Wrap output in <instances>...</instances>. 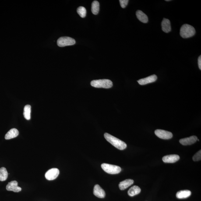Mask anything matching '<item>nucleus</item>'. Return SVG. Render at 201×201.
Segmentation results:
<instances>
[{
	"label": "nucleus",
	"mask_w": 201,
	"mask_h": 201,
	"mask_svg": "<svg viewBox=\"0 0 201 201\" xmlns=\"http://www.w3.org/2000/svg\"><path fill=\"white\" fill-rule=\"evenodd\" d=\"M104 137L107 141L112 145L114 147L119 150H122L126 148V144L112 135L108 133H105Z\"/></svg>",
	"instance_id": "f257e3e1"
},
{
	"label": "nucleus",
	"mask_w": 201,
	"mask_h": 201,
	"mask_svg": "<svg viewBox=\"0 0 201 201\" xmlns=\"http://www.w3.org/2000/svg\"><path fill=\"white\" fill-rule=\"evenodd\" d=\"M195 28L187 24L183 25L180 30V35L184 38L192 37L195 35Z\"/></svg>",
	"instance_id": "f03ea898"
},
{
	"label": "nucleus",
	"mask_w": 201,
	"mask_h": 201,
	"mask_svg": "<svg viewBox=\"0 0 201 201\" xmlns=\"http://www.w3.org/2000/svg\"><path fill=\"white\" fill-rule=\"evenodd\" d=\"M91 84L93 87L98 88H110L112 87L113 82L109 79H104L92 81Z\"/></svg>",
	"instance_id": "7ed1b4c3"
},
{
	"label": "nucleus",
	"mask_w": 201,
	"mask_h": 201,
	"mask_svg": "<svg viewBox=\"0 0 201 201\" xmlns=\"http://www.w3.org/2000/svg\"><path fill=\"white\" fill-rule=\"evenodd\" d=\"M101 167L105 172L111 174H117L121 171V169L119 166L103 163Z\"/></svg>",
	"instance_id": "20e7f679"
},
{
	"label": "nucleus",
	"mask_w": 201,
	"mask_h": 201,
	"mask_svg": "<svg viewBox=\"0 0 201 201\" xmlns=\"http://www.w3.org/2000/svg\"><path fill=\"white\" fill-rule=\"evenodd\" d=\"M75 43L76 41L74 39L68 37H60L57 41V44L60 47L73 45L75 44Z\"/></svg>",
	"instance_id": "39448f33"
},
{
	"label": "nucleus",
	"mask_w": 201,
	"mask_h": 201,
	"mask_svg": "<svg viewBox=\"0 0 201 201\" xmlns=\"http://www.w3.org/2000/svg\"><path fill=\"white\" fill-rule=\"evenodd\" d=\"M155 133L156 136L163 139H169L172 138L173 136L171 132L163 130H156L155 131Z\"/></svg>",
	"instance_id": "423d86ee"
},
{
	"label": "nucleus",
	"mask_w": 201,
	"mask_h": 201,
	"mask_svg": "<svg viewBox=\"0 0 201 201\" xmlns=\"http://www.w3.org/2000/svg\"><path fill=\"white\" fill-rule=\"evenodd\" d=\"M59 174V171L58 168L51 169L47 171L45 174L46 178L48 180L55 179Z\"/></svg>",
	"instance_id": "0eeeda50"
},
{
	"label": "nucleus",
	"mask_w": 201,
	"mask_h": 201,
	"mask_svg": "<svg viewBox=\"0 0 201 201\" xmlns=\"http://www.w3.org/2000/svg\"><path fill=\"white\" fill-rule=\"evenodd\" d=\"M18 183L16 181H11L8 183L6 186L8 191H13L14 192H19L21 190V188L18 186Z\"/></svg>",
	"instance_id": "6e6552de"
},
{
	"label": "nucleus",
	"mask_w": 201,
	"mask_h": 201,
	"mask_svg": "<svg viewBox=\"0 0 201 201\" xmlns=\"http://www.w3.org/2000/svg\"><path fill=\"white\" fill-rule=\"evenodd\" d=\"M157 76L155 75H151L146 78H143L138 81V83L140 85H145L148 83H153L157 80Z\"/></svg>",
	"instance_id": "1a4fd4ad"
},
{
	"label": "nucleus",
	"mask_w": 201,
	"mask_h": 201,
	"mask_svg": "<svg viewBox=\"0 0 201 201\" xmlns=\"http://www.w3.org/2000/svg\"><path fill=\"white\" fill-rule=\"evenodd\" d=\"M198 139L197 137L192 136L189 138H184L180 140V143L183 145H189L193 144L197 141Z\"/></svg>",
	"instance_id": "9d476101"
},
{
	"label": "nucleus",
	"mask_w": 201,
	"mask_h": 201,
	"mask_svg": "<svg viewBox=\"0 0 201 201\" xmlns=\"http://www.w3.org/2000/svg\"><path fill=\"white\" fill-rule=\"evenodd\" d=\"M180 158V156L178 155H170L164 156L163 158V160L164 163H173L178 161Z\"/></svg>",
	"instance_id": "9b49d317"
},
{
	"label": "nucleus",
	"mask_w": 201,
	"mask_h": 201,
	"mask_svg": "<svg viewBox=\"0 0 201 201\" xmlns=\"http://www.w3.org/2000/svg\"><path fill=\"white\" fill-rule=\"evenodd\" d=\"M93 192L95 196L98 198H103L105 196L104 190L98 184L95 185Z\"/></svg>",
	"instance_id": "f8f14e48"
},
{
	"label": "nucleus",
	"mask_w": 201,
	"mask_h": 201,
	"mask_svg": "<svg viewBox=\"0 0 201 201\" xmlns=\"http://www.w3.org/2000/svg\"><path fill=\"white\" fill-rule=\"evenodd\" d=\"M161 26L162 30L165 33H168L171 31V23L168 19L165 18L163 19L161 23Z\"/></svg>",
	"instance_id": "ddd939ff"
},
{
	"label": "nucleus",
	"mask_w": 201,
	"mask_h": 201,
	"mask_svg": "<svg viewBox=\"0 0 201 201\" xmlns=\"http://www.w3.org/2000/svg\"><path fill=\"white\" fill-rule=\"evenodd\" d=\"M134 182L133 180L128 179L121 181L119 184V187L121 190L126 189L130 185H132Z\"/></svg>",
	"instance_id": "4468645a"
},
{
	"label": "nucleus",
	"mask_w": 201,
	"mask_h": 201,
	"mask_svg": "<svg viewBox=\"0 0 201 201\" xmlns=\"http://www.w3.org/2000/svg\"><path fill=\"white\" fill-rule=\"evenodd\" d=\"M192 192L189 190H184L179 191L176 194V197L179 199H185L191 195Z\"/></svg>",
	"instance_id": "2eb2a0df"
},
{
	"label": "nucleus",
	"mask_w": 201,
	"mask_h": 201,
	"mask_svg": "<svg viewBox=\"0 0 201 201\" xmlns=\"http://www.w3.org/2000/svg\"><path fill=\"white\" fill-rule=\"evenodd\" d=\"M19 135V132L16 128H12L6 134L5 139L9 140L16 137Z\"/></svg>",
	"instance_id": "dca6fc26"
},
{
	"label": "nucleus",
	"mask_w": 201,
	"mask_h": 201,
	"mask_svg": "<svg viewBox=\"0 0 201 201\" xmlns=\"http://www.w3.org/2000/svg\"><path fill=\"white\" fill-rule=\"evenodd\" d=\"M136 15L138 19L144 23H147L148 21L147 15L145 14L142 11L138 10L136 12Z\"/></svg>",
	"instance_id": "f3484780"
},
{
	"label": "nucleus",
	"mask_w": 201,
	"mask_h": 201,
	"mask_svg": "<svg viewBox=\"0 0 201 201\" xmlns=\"http://www.w3.org/2000/svg\"><path fill=\"white\" fill-rule=\"evenodd\" d=\"M141 192V189L137 185H134L130 188L128 191V195L130 196L133 197L135 195H138Z\"/></svg>",
	"instance_id": "a211bd4d"
},
{
	"label": "nucleus",
	"mask_w": 201,
	"mask_h": 201,
	"mask_svg": "<svg viewBox=\"0 0 201 201\" xmlns=\"http://www.w3.org/2000/svg\"><path fill=\"white\" fill-rule=\"evenodd\" d=\"M100 10V4L98 1H95L92 3L91 11L93 14L97 15L98 14Z\"/></svg>",
	"instance_id": "6ab92c4d"
},
{
	"label": "nucleus",
	"mask_w": 201,
	"mask_h": 201,
	"mask_svg": "<svg viewBox=\"0 0 201 201\" xmlns=\"http://www.w3.org/2000/svg\"><path fill=\"white\" fill-rule=\"evenodd\" d=\"M8 177V172L6 168L2 167L0 168V181H5Z\"/></svg>",
	"instance_id": "aec40b11"
},
{
	"label": "nucleus",
	"mask_w": 201,
	"mask_h": 201,
	"mask_svg": "<svg viewBox=\"0 0 201 201\" xmlns=\"http://www.w3.org/2000/svg\"><path fill=\"white\" fill-rule=\"evenodd\" d=\"M31 107L29 105L25 106L24 115L26 120H30L31 118Z\"/></svg>",
	"instance_id": "412c9836"
},
{
	"label": "nucleus",
	"mask_w": 201,
	"mask_h": 201,
	"mask_svg": "<svg viewBox=\"0 0 201 201\" xmlns=\"http://www.w3.org/2000/svg\"><path fill=\"white\" fill-rule=\"evenodd\" d=\"M77 12L78 14L81 18H85L86 16V9L84 7H79L77 10Z\"/></svg>",
	"instance_id": "4be33fe9"
},
{
	"label": "nucleus",
	"mask_w": 201,
	"mask_h": 201,
	"mask_svg": "<svg viewBox=\"0 0 201 201\" xmlns=\"http://www.w3.org/2000/svg\"><path fill=\"white\" fill-rule=\"evenodd\" d=\"M192 160L195 161H197L201 160V150H200L195 153L192 157Z\"/></svg>",
	"instance_id": "5701e85b"
},
{
	"label": "nucleus",
	"mask_w": 201,
	"mask_h": 201,
	"mask_svg": "<svg viewBox=\"0 0 201 201\" xmlns=\"http://www.w3.org/2000/svg\"><path fill=\"white\" fill-rule=\"evenodd\" d=\"M128 1H129L128 0H120L119 2L121 8H125L126 7L127 5H128Z\"/></svg>",
	"instance_id": "b1692460"
},
{
	"label": "nucleus",
	"mask_w": 201,
	"mask_h": 201,
	"mask_svg": "<svg viewBox=\"0 0 201 201\" xmlns=\"http://www.w3.org/2000/svg\"><path fill=\"white\" fill-rule=\"evenodd\" d=\"M198 66H199V69L201 70V56H200L199 57L198 59Z\"/></svg>",
	"instance_id": "393cba45"
},
{
	"label": "nucleus",
	"mask_w": 201,
	"mask_h": 201,
	"mask_svg": "<svg viewBox=\"0 0 201 201\" xmlns=\"http://www.w3.org/2000/svg\"><path fill=\"white\" fill-rule=\"evenodd\" d=\"M166 1H171L170 0H166Z\"/></svg>",
	"instance_id": "a878e982"
}]
</instances>
